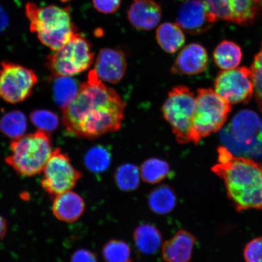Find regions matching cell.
Returning a JSON list of instances; mask_svg holds the SVG:
<instances>
[{"mask_svg":"<svg viewBox=\"0 0 262 262\" xmlns=\"http://www.w3.org/2000/svg\"><path fill=\"white\" fill-rule=\"evenodd\" d=\"M125 107L117 92L106 86L93 70L73 102L63 109L62 121L72 135L97 139L120 129Z\"/></svg>","mask_w":262,"mask_h":262,"instance_id":"cell-1","label":"cell"},{"mask_svg":"<svg viewBox=\"0 0 262 262\" xmlns=\"http://www.w3.org/2000/svg\"><path fill=\"white\" fill-rule=\"evenodd\" d=\"M212 171L224 180L227 194L238 211L262 209V163L235 156L227 147L218 150Z\"/></svg>","mask_w":262,"mask_h":262,"instance_id":"cell-2","label":"cell"},{"mask_svg":"<svg viewBox=\"0 0 262 262\" xmlns=\"http://www.w3.org/2000/svg\"><path fill=\"white\" fill-rule=\"evenodd\" d=\"M26 15L31 31L53 52L63 47L77 32L71 21L70 8L55 5L39 7L35 3H28L26 5Z\"/></svg>","mask_w":262,"mask_h":262,"instance_id":"cell-3","label":"cell"},{"mask_svg":"<svg viewBox=\"0 0 262 262\" xmlns=\"http://www.w3.org/2000/svg\"><path fill=\"white\" fill-rule=\"evenodd\" d=\"M11 149L6 162L25 177L41 173L54 150L50 136L41 130L13 139Z\"/></svg>","mask_w":262,"mask_h":262,"instance_id":"cell-4","label":"cell"},{"mask_svg":"<svg viewBox=\"0 0 262 262\" xmlns=\"http://www.w3.org/2000/svg\"><path fill=\"white\" fill-rule=\"evenodd\" d=\"M195 97L185 86L172 88L162 107L163 116L172 127L180 144L198 145L201 139L194 127Z\"/></svg>","mask_w":262,"mask_h":262,"instance_id":"cell-5","label":"cell"},{"mask_svg":"<svg viewBox=\"0 0 262 262\" xmlns=\"http://www.w3.org/2000/svg\"><path fill=\"white\" fill-rule=\"evenodd\" d=\"M94 60L90 42L77 32L63 47L49 55L47 67L55 77H72L86 71Z\"/></svg>","mask_w":262,"mask_h":262,"instance_id":"cell-6","label":"cell"},{"mask_svg":"<svg viewBox=\"0 0 262 262\" xmlns=\"http://www.w3.org/2000/svg\"><path fill=\"white\" fill-rule=\"evenodd\" d=\"M231 104L211 89H199L195 97L194 127L200 139L217 132L227 121Z\"/></svg>","mask_w":262,"mask_h":262,"instance_id":"cell-7","label":"cell"},{"mask_svg":"<svg viewBox=\"0 0 262 262\" xmlns=\"http://www.w3.org/2000/svg\"><path fill=\"white\" fill-rule=\"evenodd\" d=\"M42 187L52 198L71 191L82 177L71 163L70 157L60 148L53 150L43 170Z\"/></svg>","mask_w":262,"mask_h":262,"instance_id":"cell-8","label":"cell"},{"mask_svg":"<svg viewBox=\"0 0 262 262\" xmlns=\"http://www.w3.org/2000/svg\"><path fill=\"white\" fill-rule=\"evenodd\" d=\"M37 82L32 70L3 62L0 70V99L13 104L22 102L31 96Z\"/></svg>","mask_w":262,"mask_h":262,"instance_id":"cell-9","label":"cell"},{"mask_svg":"<svg viewBox=\"0 0 262 262\" xmlns=\"http://www.w3.org/2000/svg\"><path fill=\"white\" fill-rule=\"evenodd\" d=\"M215 22L249 26L262 14V0H202Z\"/></svg>","mask_w":262,"mask_h":262,"instance_id":"cell-10","label":"cell"},{"mask_svg":"<svg viewBox=\"0 0 262 262\" xmlns=\"http://www.w3.org/2000/svg\"><path fill=\"white\" fill-rule=\"evenodd\" d=\"M215 93L232 104H246L254 95V80L251 69L236 68L221 72L216 77Z\"/></svg>","mask_w":262,"mask_h":262,"instance_id":"cell-11","label":"cell"},{"mask_svg":"<svg viewBox=\"0 0 262 262\" xmlns=\"http://www.w3.org/2000/svg\"><path fill=\"white\" fill-rule=\"evenodd\" d=\"M177 23L191 35L204 34L215 23L202 0H183L177 16Z\"/></svg>","mask_w":262,"mask_h":262,"instance_id":"cell-12","label":"cell"},{"mask_svg":"<svg viewBox=\"0 0 262 262\" xmlns=\"http://www.w3.org/2000/svg\"><path fill=\"white\" fill-rule=\"evenodd\" d=\"M125 54L119 49L104 48L98 54L94 71L101 81L116 84L125 74Z\"/></svg>","mask_w":262,"mask_h":262,"instance_id":"cell-13","label":"cell"},{"mask_svg":"<svg viewBox=\"0 0 262 262\" xmlns=\"http://www.w3.org/2000/svg\"><path fill=\"white\" fill-rule=\"evenodd\" d=\"M208 62V54L205 48L199 44H190L180 52L171 72L178 75L201 74L205 71Z\"/></svg>","mask_w":262,"mask_h":262,"instance_id":"cell-14","label":"cell"},{"mask_svg":"<svg viewBox=\"0 0 262 262\" xmlns=\"http://www.w3.org/2000/svg\"><path fill=\"white\" fill-rule=\"evenodd\" d=\"M162 18V9L153 0H138L127 11V18L134 28L140 31L155 28Z\"/></svg>","mask_w":262,"mask_h":262,"instance_id":"cell-15","label":"cell"},{"mask_svg":"<svg viewBox=\"0 0 262 262\" xmlns=\"http://www.w3.org/2000/svg\"><path fill=\"white\" fill-rule=\"evenodd\" d=\"M196 238L185 230L179 231L162 247L163 259L166 262H189Z\"/></svg>","mask_w":262,"mask_h":262,"instance_id":"cell-16","label":"cell"},{"mask_svg":"<svg viewBox=\"0 0 262 262\" xmlns=\"http://www.w3.org/2000/svg\"><path fill=\"white\" fill-rule=\"evenodd\" d=\"M260 119L254 111L244 110L235 115L230 124V134L242 143L251 145L259 129Z\"/></svg>","mask_w":262,"mask_h":262,"instance_id":"cell-17","label":"cell"},{"mask_svg":"<svg viewBox=\"0 0 262 262\" xmlns=\"http://www.w3.org/2000/svg\"><path fill=\"white\" fill-rule=\"evenodd\" d=\"M85 209V203L80 195L72 191L62 193L54 198L52 211L58 220L67 223L78 220Z\"/></svg>","mask_w":262,"mask_h":262,"instance_id":"cell-18","label":"cell"},{"mask_svg":"<svg viewBox=\"0 0 262 262\" xmlns=\"http://www.w3.org/2000/svg\"><path fill=\"white\" fill-rule=\"evenodd\" d=\"M156 39L160 47L168 53L174 54L185 42V35L178 24L165 23L159 26Z\"/></svg>","mask_w":262,"mask_h":262,"instance_id":"cell-19","label":"cell"},{"mask_svg":"<svg viewBox=\"0 0 262 262\" xmlns=\"http://www.w3.org/2000/svg\"><path fill=\"white\" fill-rule=\"evenodd\" d=\"M134 240L140 253L147 255L156 253L162 243V234L158 229L149 224H143L137 228Z\"/></svg>","mask_w":262,"mask_h":262,"instance_id":"cell-20","label":"cell"},{"mask_svg":"<svg viewBox=\"0 0 262 262\" xmlns=\"http://www.w3.org/2000/svg\"><path fill=\"white\" fill-rule=\"evenodd\" d=\"M213 58L216 65L222 70L236 68L242 59V49L235 42L224 40L215 48Z\"/></svg>","mask_w":262,"mask_h":262,"instance_id":"cell-21","label":"cell"},{"mask_svg":"<svg viewBox=\"0 0 262 262\" xmlns=\"http://www.w3.org/2000/svg\"><path fill=\"white\" fill-rule=\"evenodd\" d=\"M177 199L173 190L167 185L158 186L150 192L148 205L150 210L157 214H167L174 209Z\"/></svg>","mask_w":262,"mask_h":262,"instance_id":"cell-22","label":"cell"},{"mask_svg":"<svg viewBox=\"0 0 262 262\" xmlns=\"http://www.w3.org/2000/svg\"><path fill=\"white\" fill-rule=\"evenodd\" d=\"M54 83L55 102L59 106L64 109L77 97L80 86H78L77 81L71 77H57Z\"/></svg>","mask_w":262,"mask_h":262,"instance_id":"cell-23","label":"cell"},{"mask_svg":"<svg viewBox=\"0 0 262 262\" xmlns=\"http://www.w3.org/2000/svg\"><path fill=\"white\" fill-rule=\"evenodd\" d=\"M140 176L144 182L149 184L161 182L169 174V164L164 160L152 158L146 160L140 169Z\"/></svg>","mask_w":262,"mask_h":262,"instance_id":"cell-24","label":"cell"},{"mask_svg":"<svg viewBox=\"0 0 262 262\" xmlns=\"http://www.w3.org/2000/svg\"><path fill=\"white\" fill-rule=\"evenodd\" d=\"M27 127L25 114L20 111H12L5 115L0 120V129L5 135L13 139L24 135Z\"/></svg>","mask_w":262,"mask_h":262,"instance_id":"cell-25","label":"cell"},{"mask_svg":"<svg viewBox=\"0 0 262 262\" xmlns=\"http://www.w3.org/2000/svg\"><path fill=\"white\" fill-rule=\"evenodd\" d=\"M140 178L138 167L130 163L121 165L115 173V180L118 187L126 192L137 189L140 185Z\"/></svg>","mask_w":262,"mask_h":262,"instance_id":"cell-26","label":"cell"},{"mask_svg":"<svg viewBox=\"0 0 262 262\" xmlns=\"http://www.w3.org/2000/svg\"><path fill=\"white\" fill-rule=\"evenodd\" d=\"M111 155L101 146L92 147L84 157V164L87 169L95 173L106 171L111 163Z\"/></svg>","mask_w":262,"mask_h":262,"instance_id":"cell-27","label":"cell"},{"mask_svg":"<svg viewBox=\"0 0 262 262\" xmlns=\"http://www.w3.org/2000/svg\"><path fill=\"white\" fill-rule=\"evenodd\" d=\"M103 256L106 262H129L130 248L124 242L111 240L104 245Z\"/></svg>","mask_w":262,"mask_h":262,"instance_id":"cell-28","label":"cell"},{"mask_svg":"<svg viewBox=\"0 0 262 262\" xmlns=\"http://www.w3.org/2000/svg\"><path fill=\"white\" fill-rule=\"evenodd\" d=\"M31 120L38 130L48 133L56 129L59 123L56 115L46 110L34 111L31 115Z\"/></svg>","mask_w":262,"mask_h":262,"instance_id":"cell-29","label":"cell"},{"mask_svg":"<svg viewBox=\"0 0 262 262\" xmlns=\"http://www.w3.org/2000/svg\"><path fill=\"white\" fill-rule=\"evenodd\" d=\"M254 80V95L258 109L262 111V43L261 48L254 57L251 68Z\"/></svg>","mask_w":262,"mask_h":262,"instance_id":"cell-30","label":"cell"},{"mask_svg":"<svg viewBox=\"0 0 262 262\" xmlns=\"http://www.w3.org/2000/svg\"><path fill=\"white\" fill-rule=\"evenodd\" d=\"M244 257L247 262H262V237L254 239L246 246Z\"/></svg>","mask_w":262,"mask_h":262,"instance_id":"cell-31","label":"cell"},{"mask_svg":"<svg viewBox=\"0 0 262 262\" xmlns=\"http://www.w3.org/2000/svg\"><path fill=\"white\" fill-rule=\"evenodd\" d=\"M122 0H93L94 8L104 14H113L119 9Z\"/></svg>","mask_w":262,"mask_h":262,"instance_id":"cell-32","label":"cell"},{"mask_svg":"<svg viewBox=\"0 0 262 262\" xmlns=\"http://www.w3.org/2000/svg\"><path fill=\"white\" fill-rule=\"evenodd\" d=\"M71 262H97L96 255L86 249H80L75 252Z\"/></svg>","mask_w":262,"mask_h":262,"instance_id":"cell-33","label":"cell"},{"mask_svg":"<svg viewBox=\"0 0 262 262\" xmlns=\"http://www.w3.org/2000/svg\"><path fill=\"white\" fill-rule=\"evenodd\" d=\"M9 24V17L5 9L0 6V33L5 30Z\"/></svg>","mask_w":262,"mask_h":262,"instance_id":"cell-34","label":"cell"},{"mask_svg":"<svg viewBox=\"0 0 262 262\" xmlns=\"http://www.w3.org/2000/svg\"><path fill=\"white\" fill-rule=\"evenodd\" d=\"M8 225L4 217L0 215V241L5 237L7 232Z\"/></svg>","mask_w":262,"mask_h":262,"instance_id":"cell-35","label":"cell"},{"mask_svg":"<svg viewBox=\"0 0 262 262\" xmlns=\"http://www.w3.org/2000/svg\"><path fill=\"white\" fill-rule=\"evenodd\" d=\"M257 136V139L258 140L262 143V119L260 121L259 129H258Z\"/></svg>","mask_w":262,"mask_h":262,"instance_id":"cell-36","label":"cell"},{"mask_svg":"<svg viewBox=\"0 0 262 262\" xmlns=\"http://www.w3.org/2000/svg\"><path fill=\"white\" fill-rule=\"evenodd\" d=\"M61 1H63V2H67V1H68V0H61Z\"/></svg>","mask_w":262,"mask_h":262,"instance_id":"cell-37","label":"cell"},{"mask_svg":"<svg viewBox=\"0 0 262 262\" xmlns=\"http://www.w3.org/2000/svg\"><path fill=\"white\" fill-rule=\"evenodd\" d=\"M135 1H138V0H135Z\"/></svg>","mask_w":262,"mask_h":262,"instance_id":"cell-38","label":"cell"},{"mask_svg":"<svg viewBox=\"0 0 262 262\" xmlns=\"http://www.w3.org/2000/svg\"><path fill=\"white\" fill-rule=\"evenodd\" d=\"M129 262H131V261H129Z\"/></svg>","mask_w":262,"mask_h":262,"instance_id":"cell-39","label":"cell"}]
</instances>
